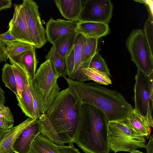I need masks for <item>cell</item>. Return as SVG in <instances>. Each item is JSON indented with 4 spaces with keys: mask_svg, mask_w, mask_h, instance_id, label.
I'll return each instance as SVG.
<instances>
[{
    "mask_svg": "<svg viewBox=\"0 0 153 153\" xmlns=\"http://www.w3.org/2000/svg\"><path fill=\"white\" fill-rule=\"evenodd\" d=\"M82 71L89 80H93L97 83L105 85L112 83L110 77L104 73L89 68L83 69Z\"/></svg>",
    "mask_w": 153,
    "mask_h": 153,
    "instance_id": "cell-25",
    "label": "cell"
},
{
    "mask_svg": "<svg viewBox=\"0 0 153 153\" xmlns=\"http://www.w3.org/2000/svg\"><path fill=\"white\" fill-rule=\"evenodd\" d=\"M6 45L5 53L6 57L7 60L8 57L9 56L20 54L31 49L33 47H35L30 44L19 41L14 42Z\"/></svg>",
    "mask_w": 153,
    "mask_h": 153,
    "instance_id": "cell-27",
    "label": "cell"
},
{
    "mask_svg": "<svg viewBox=\"0 0 153 153\" xmlns=\"http://www.w3.org/2000/svg\"><path fill=\"white\" fill-rule=\"evenodd\" d=\"M14 6L13 15V18L9 22L8 30L19 41L35 46L32 41L22 4H14Z\"/></svg>",
    "mask_w": 153,
    "mask_h": 153,
    "instance_id": "cell-11",
    "label": "cell"
},
{
    "mask_svg": "<svg viewBox=\"0 0 153 153\" xmlns=\"http://www.w3.org/2000/svg\"><path fill=\"white\" fill-rule=\"evenodd\" d=\"M60 153H81L74 146L73 143H69L68 146L57 145Z\"/></svg>",
    "mask_w": 153,
    "mask_h": 153,
    "instance_id": "cell-33",
    "label": "cell"
},
{
    "mask_svg": "<svg viewBox=\"0 0 153 153\" xmlns=\"http://www.w3.org/2000/svg\"><path fill=\"white\" fill-rule=\"evenodd\" d=\"M37 119L28 118L15 127L8 129L0 141V153H13L12 147L16 139L26 128Z\"/></svg>",
    "mask_w": 153,
    "mask_h": 153,
    "instance_id": "cell-16",
    "label": "cell"
},
{
    "mask_svg": "<svg viewBox=\"0 0 153 153\" xmlns=\"http://www.w3.org/2000/svg\"><path fill=\"white\" fill-rule=\"evenodd\" d=\"M89 68L102 72L111 77L110 70L106 62L97 51L92 58Z\"/></svg>",
    "mask_w": 153,
    "mask_h": 153,
    "instance_id": "cell-29",
    "label": "cell"
},
{
    "mask_svg": "<svg viewBox=\"0 0 153 153\" xmlns=\"http://www.w3.org/2000/svg\"><path fill=\"white\" fill-rule=\"evenodd\" d=\"M13 116L10 112L0 113V128L5 130L9 129L13 125Z\"/></svg>",
    "mask_w": 153,
    "mask_h": 153,
    "instance_id": "cell-31",
    "label": "cell"
},
{
    "mask_svg": "<svg viewBox=\"0 0 153 153\" xmlns=\"http://www.w3.org/2000/svg\"><path fill=\"white\" fill-rule=\"evenodd\" d=\"M108 130L109 149L114 153H130L137 148H145L146 138L138 134L125 120L108 122Z\"/></svg>",
    "mask_w": 153,
    "mask_h": 153,
    "instance_id": "cell-5",
    "label": "cell"
},
{
    "mask_svg": "<svg viewBox=\"0 0 153 153\" xmlns=\"http://www.w3.org/2000/svg\"><path fill=\"white\" fill-rule=\"evenodd\" d=\"M110 32L108 24L91 22H79L76 30L77 34H81L86 38L98 39L106 36Z\"/></svg>",
    "mask_w": 153,
    "mask_h": 153,
    "instance_id": "cell-15",
    "label": "cell"
},
{
    "mask_svg": "<svg viewBox=\"0 0 153 153\" xmlns=\"http://www.w3.org/2000/svg\"><path fill=\"white\" fill-rule=\"evenodd\" d=\"M2 80L5 85L18 95L13 65L8 63H5L2 68Z\"/></svg>",
    "mask_w": 153,
    "mask_h": 153,
    "instance_id": "cell-24",
    "label": "cell"
},
{
    "mask_svg": "<svg viewBox=\"0 0 153 153\" xmlns=\"http://www.w3.org/2000/svg\"><path fill=\"white\" fill-rule=\"evenodd\" d=\"M16 97L18 102V105L21 108L22 112L26 116L33 119V100L29 82L22 92L21 97L20 98L18 95H16Z\"/></svg>",
    "mask_w": 153,
    "mask_h": 153,
    "instance_id": "cell-22",
    "label": "cell"
},
{
    "mask_svg": "<svg viewBox=\"0 0 153 153\" xmlns=\"http://www.w3.org/2000/svg\"><path fill=\"white\" fill-rule=\"evenodd\" d=\"M82 103L69 88L60 91L38 119L41 134L57 145L73 143L80 121Z\"/></svg>",
    "mask_w": 153,
    "mask_h": 153,
    "instance_id": "cell-1",
    "label": "cell"
},
{
    "mask_svg": "<svg viewBox=\"0 0 153 153\" xmlns=\"http://www.w3.org/2000/svg\"><path fill=\"white\" fill-rule=\"evenodd\" d=\"M143 30L149 48L153 53V17L149 14Z\"/></svg>",
    "mask_w": 153,
    "mask_h": 153,
    "instance_id": "cell-30",
    "label": "cell"
},
{
    "mask_svg": "<svg viewBox=\"0 0 153 153\" xmlns=\"http://www.w3.org/2000/svg\"><path fill=\"white\" fill-rule=\"evenodd\" d=\"M12 4L11 0H0V11L10 8Z\"/></svg>",
    "mask_w": 153,
    "mask_h": 153,
    "instance_id": "cell-36",
    "label": "cell"
},
{
    "mask_svg": "<svg viewBox=\"0 0 153 153\" xmlns=\"http://www.w3.org/2000/svg\"><path fill=\"white\" fill-rule=\"evenodd\" d=\"M5 45L0 40V63L2 62H7L5 55Z\"/></svg>",
    "mask_w": 153,
    "mask_h": 153,
    "instance_id": "cell-35",
    "label": "cell"
},
{
    "mask_svg": "<svg viewBox=\"0 0 153 153\" xmlns=\"http://www.w3.org/2000/svg\"><path fill=\"white\" fill-rule=\"evenodd\" d=\"M77 35L76 33L65 35L52 44L55 51L65 57L74 46Z\"/></svg>",
    "mask_w": 153,
    "mask_h": 153,
    "instance_id": "cell-21",
    "label": "cell"
},
{
    "mask_svg": "<svg viewBox=\"0 0 153 153\" xmlns=\"http://www.w3.org/2000/svg\"><path fill=\"white\" fill-rule=\"evenodd\" d=\"M27 79L33 98V118L38 119L40 116L44 113L41 103L32 82V79L29 74L27 75Z\"/></svg>",
    "mask_w": 153,
    "mask_h": 153,
    "instance_id": "cell-28",
    "label": "cell"
},
{
    "mask_svg": "<svg viewBox=\"0 0 153 153\" xmlns=\"http://www.w3.org/2000/svg\"><path fill=\"white\" fill-rule=\"evenodd\" d=\"M24 11L32 42L36 48L42 47L47 41L45 30L41 22L39 7L33 0H24Z\"/></svg>",
    "mask_w": 153,
    "mask_h": 153,
    "instance_id": "cell-8",
    "label": "cell"
},
{
    "mask_svg": "<svg viewBox=\"0 0 153 153\" xmlns=\"http://www.w3.org/2000/svg\"><path fill=\"white\" fill-rule=\"evenodd\" d=\"M0 40L5 45L19 41L10 33L9 30L5 33L0 34Z\"/></svg>",
    "mask_w": 153,
    "mask_h": 153,
    "instance_id": "cell-32",
    "label": "cell"
},
{
    "mask_svg": "<svg viewBox=\"0 0 153 153\" xmlns=\"http://www.w3.org/2000/svg\"><path fill=\"white\" fill-rule=\"evenodd\" d=\"M58 78L51 61L46 60L41 64L32 79L44 113L60 92L57 82Z\"/></svg>",
    "mask_w": 153,
    "mask_h": 153,
    "instance_id": "cell-4",
    "label": "cell"
},
{
    "mask_svg": "<svg viewBox=\"0 0 153 153\" xmlns=\"http://www.w3.org/2000/svg\"><path fill=\"white\" fill-rule=\"evenodd\" d=\"M135 80L134 109L146 117L150 126L153 127V89L149 87L148 76L139 70H137Z\"/></svg>",
    "mask_w": 153,
    "mask_h": 153,
    "instance_id": "cell-7",
    "label": "cell"
},
{
    "mask_svg": "<svg viewBox=\"0 0 153 153\" xmlns=\"http://www.w3.org/2000/svg\"><path fill=\"white\" fill-rule=\"evenodd\" d=\"M131 59L140 71L148 76L153 73V53L149 46L143 30H133L126 41Z\"/></svg>",
    "mask_w": 153,
    "mask_h": 153,
    "instance_id": "cell-6",
    "label": "cell"
},
{
    "mask_svg": "<svg viewBox=\"0 0 153 153\" xmlns=\"http://www.w3.org/2000/svg\"><path fill=\"white\" fill-rule=\"evenodd\" d=\"M153 135L152 134L150 136L149 139L148 143L146 144L145 148L146 153H153Z\"/></svg>",
    "mask_w": 153,
    "mask_h": 153,
    "instance_id": "cell-37",
    "label": "cell"
},
{
    "mask_svg": "<svg viewBox=\"0 0 153 153\" xmlns=\"http://www.w3.org/2000/svg\"><path fill=\"white\" fill-rule=\"evenodd\" d=\"M85 40L86 38L83 35L77 34L74 46L65 57L68 78L82 82L89 81L83 72V69L86 68L81 62Z\"/></svg>",
    "mask_w": 153,
    "mask_h": 153,
    "instance_id": "cell-10",
    "label": "cell"
},
{
    "mask_svg": "<svg viewBox=\"0 0 153 153\" xmlns=\"http://www.w3.org/2000/svg\"><path fill=\"white\" fill-rule=\"evenodd\" d=\"M5 93L0 86V106H4L5 103Z\"/></svg>",
    "mask_w": 153,
    "mask_h": 153,
    "instance_id": "cell-38",
    "label": "cell"
},
{
    "mask_svg": "<svg viewBox=\"0 0 153 153\" xmlns=\"http://www.w3.org/2000/svg\"><path fill=\"white\" fill-rule=\"evenodd\" d=\"M32 153H60L57 145L42 134L37 136L32 145Z\"/></svg>",
    "mask_w": 153,
    "mask_h": 153,
    "instance_id": "cell-19",
    "label": "cell"
},
{
    "mask_svg": "<svg viewBox=\"0 0 153 153\" xmlns=\"http://www.w3.org/2000/svg\"><path fill=\"white\" fill-rule=\"evenodd\" d=\"M62 15L68 20L79 21L83 8L82 0H55Z\"/></svg>",
    "mask_w": 153,
    "mask_h": 153,
    "instance_id": "cell-17",
    "label": "cell"
},
{
    "mask_svg": "<svg viewBox=\"0 0 153 153\" xmlns=\"http://www.w3.org/2000/svg\"><path fill=\"white\" fill-rule=\"evenodd\" d=\"M68 87L82 103L94 106L105 115L109 122L127 120L133 109L124 96L115 90L94 82L85 83L64 77Z\"/></svg>",
    "mask_w": 153,
    "mask_h": 153,
    "instance_id": "cell-2",
    "label": "cell"
},
{
    "mask_svg": "<svg viewBox=\"0 0 153 153\" xmlns=\"http://www.w3.org/2000/svg\"><path fill=\"white\" fill-rule=\"evenodd\" d=\"M108 122L97 108L82 103L80 122L74 140L85 153H109Z\"/></svg>",
    "mask_w": 153,
    "mask_h": 153,
    "instance_id": "cell-3",
    "label": "cell"
},
{
    "mask_svg": "<svg viewBox=\"0 0 153 153\" xmlns=\"http://www.w3.org/2000/svg\"><path fill=\"white\" fill-rule=\"evenodd\" d=\"M134 1L144 4L149 13V14L153 17L152 0H134Z\"/></svg>",
    "mask_w": 153,
    "mask_h": 153,
    "instance_id": "cell-34",
    "label": "cell"
},
{
    "mask_svg": "<svg viewBox=\"0 0 153 153\" xmlns=\"http://www.w3.org/2000/svg\"><path fill=\"white\" fill-rule=\"evenodd\" d=\"M7 130H4L0 128V141L2 139Z\"/></svg>",
    "mask_w": 153,
    "mask_h": 153,
    "instance_id": "cell-40",
    "label": "cell"
},
{
    "mask_svg": "<svg viewBox=\"0 0 153 153\" xmlns=\"http://www.w3.org/2000/svg\"><path fill=\"white\" fill-rule=\"evenodd\" d=\"M130 153H143V152L140 151L138 150H134L132 152H130Z\"/></svg>",
    "mask_w": 153,
    "mask_h": 153,
    "instance_id": "cell-41",
    "label": "cell"
},
{
    "mask_svg": "<svg viewBox=\"0 0 153 153\" xmlns=\"http://www.w3.org/2000/svg\"><path fill=\"white\" fill-rule=\"evenodd\" d=\"M79 22L60 19L55 20L51 18L46 25L45 32L47 40L52 44L65 35L76 33Z\"/></svg>",
    "mask_w": 153,
    "mask_h": 153,
    "instance_id": "cell-12",
    "label": "cell"
},
{
    "mask_svg": "<svg viewBox=\"0 0 153 153\" xmlns=\"http://www.w3.org/2000/svg\"><path fill=\"white\" fill-rule=\"evenodd\" d=\"M45 59L51 61L59 77H65L68 73L66 59L56 52L53 46L46 56Z\"/></svg>",
    "mask_w": 153,
    "mask_h": 153,
    "instance_id": "cell-20",
    "label": "cell"
},
{
    "mask_svg": "<svg viewBox=\"0 0 153 153\" xmlns=\"http://www.w3.org/2000/svg\"><path fill=\"white\" fill-rule=\"evenodd\" d=\"M35 47L22 53L15 55L9 56L11 65H17L28 73L33 79L35 76L38 64L36 57Z\"/></svg>",
    "mask_w": 153,
    "mask_h": 153,
    "instance_id": "cell-14",
    "label": "cell"
},
{
    "mask_svg": "<svg viewBox=\"0 0 153 153\" xmlns=\"http://www.w3.org/2000/svg\"><path fill=\"white\" fill-rule=\"evenodd\" d=\"M98 39L86 38L81 57L82 64L86 68H89L92 58L97 52Z\"/></svg>",
    "mask_w": 153,
    "mask_h": 153,
    "instance_id": "cell-23",
    "label": "cell"
},
{
    "mask_svg": "<svg viewBox=\"0 0 153 153\" xmlns=\"http://www.w3.org/2000/svg\"><path fill=\"white\" fill-rule=\"evenodd\" d=\"M40 134V125L37 119L24 130L16 139L12 147L14 152H29L34 140Z\"/></svg>",
    "mask_w": 153,
    "mask_h": 153,
    "instance_id": "cell-13",
    "label": "cell"
},
{
    "mask_svg": "<svg viewBox=\"0 0 153 153\" xmlns=\"http://www.w3.org/2000/svg\"><path fill=\"white\" fill-rule=\"evenodd\" d=\"M10 108L7 106H0V113L10 112Z\"/></svg>",
    "mask_w": 153,
    "mask_h": 153,
    "instance_id": "cell-39",
    "label": "cell"
},
{
    "mask_svg": "<svg viewBox=\"0 0 153 153\" xmlns=\"http://www.w3.org/2000/svg\"><path fill=\"white\" fill-rule=\"evenodd\" d=\"M28 153H32L31 152H29Z\"/></svg>",
    "mask_w": 153,
    "mask_h": 153,
    "instance_id": "cell-42",
    "label": "cell"
},
{
    "mask_svg": "<svg viewBox=\"0 0 153 153\" xmlns=\"http://www.w3.org/2000/svg\"><path fill=\"white\" fill-rule=\"evenodd\" d=\"M12 65L15 77L18 95L21 98L22 92L28 83L27 79L28 74L17 65Z\"/></svg>",
    "mask_w": 153,
    "mask_h": 153,
    "instance_id": "cell-26",
    "label": "cell"
},
{
    "mask_svg": "<svg viewBox=\"0 0 153 153\" xmlns=\"http://www.w3.org/2000/svg\"><path fill=\"white\" fill-rule=\"evenodd\" d=\"M125 122L134 131L148 139L151 131L147 119L133 108L129 114Z\"/></svg>",
    "mask_w": 153,
    "mask_h": 153,
    "instance_id": "cell-18",
    "label": "cell"
},
{
    "mask_svg": "<svg viewBox=\"0 0 153 153\" xmlns=\"http://www.w3.org/2000/svg\"><path fill=\"white\" fill-rule=\"evenodd\" d=\"M82 10L79 21L108 24L112 16L113 5L109 0H82Z\"/></svg>",
    "mask_w": 153,
    "mask_h": 153,
    "instance_id": "cell-9",
    "label": "cell"
}]
</instances>
